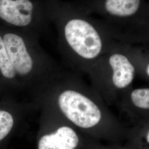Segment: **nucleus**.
<instances>
[{"label": "nucleus", "mask_w": 149, "mask_h": 149, "mask_svg": "<svg viewBox=\"0 0 149 149\" xmlns=\"http://www.w3.org/2000/svg\"><path fill=\"white\" fill-rule=\"evenodd\" d=\"M52 5L64 59L74 69L88 72L116 40L97 18L72 2L52 0Z\"/></svg>", "instance_id": "nucleus-1"}, {"label": "nucleus", "mask_w": 149, "mask_h": 149, "mask_svg": "<svg viewBox=\"0 0 149 149\" xmlns=\"http://www.w3.org/2000/svg\"><path fill=\"white\" fill-rule=\"evenodd\" d=\"M36 107L0 99V143L8 138L19 125H22L28 111Z\"/></svg>", "instance_id": "nucleus-6"}, {"label": "nucleus", "mask_w": 149, "mask_h": 149, "mask_svg": "<svg viewBox=\"0 0 149 149\" xmlns=\"http://www.w3.org/2000/svg\"><path fill=\"white\" fill-rule=\"evenodd\" d=\"M127 99L123 107L130 114L134 113V116H139L146 121L149 117V88L148 87L138 88L130 90Z\"/></svg>", "instance_id": "nucleus-8"}, {"label": "nucleus", "mask_w": 149, "mask_h": 149, "mask_svg": "<svg viewBox=\"0 0 149 149\" xmlns=\"http://www.w3.org/2000/svg\"><path fill=\"white\" fill-rule=\"evenodd\" d=\"M41 126L48 129L38 141V149H76L80 138L74 128L59 114L42 107Z\"/></svg>", "instance_id": "nucleus-5"}, {"label": "nucleus", "mask_w": 149, "mask_h": 149, "mask_svg": "<svg viewBox=\"0 0 149 149\" xmlns=\"http://www.w3.org/2000/svg\"><path fill=\"white\" fill-rule=\"evenodd\" d=\"M35 6L31 0H0V17L19 27L32 23Z\"/></svg>", "instance_id": "nucleus-7"}, {"label": "nucleus", "mask_w": 149, "mask_h": 149, "mask_svg": "<svg viewBox=\"0 0 149 149\" xmlns=\"http://www.w3.org/2000/svg\"><path fill=\"white\" fill-rule=\"evenodd\" d=\"M57 113L74 128L85 131L121 128L94 90L81 83L76 75L64 72L49 88L40 107Z\"/></svg>", "instance_id": "nucleus-2"}, {"label": "nucleus", "mask_w": 149, "mask_h": 149, "mask_svg": "<svg viewBox=\"0 0 149 149\" xmlns=\"http://www.w3.org/2000/svg\"><path fill=\"white\" fill-rule=\"evenodd\" d=\"M97 19L115 40L133 45L149 43V0H75L72 2Z\"/></svg>", "instance_id": "nucleus-3"}, {"label": "nucleus", "mask_w": 149, "mask_h": 149, "mask_svg": "<svg viewBox=\"0 0 149 149\" xmlns=\"http://www.w3.org/2000/svg\"><path fill=\"white\" fill-rule=\"evenodd\" d=\"M137 70L128 44L116 40L91 69L93 90L107 103L120 91L128 90Z\"/></svg>", "instance_id": "nucleus-4"}]
</instances>
